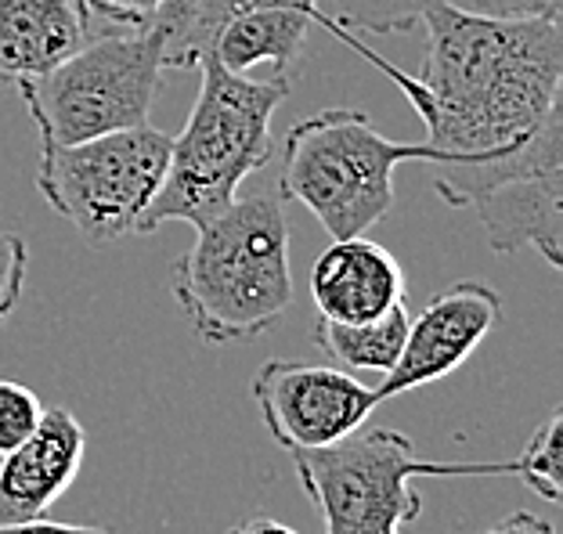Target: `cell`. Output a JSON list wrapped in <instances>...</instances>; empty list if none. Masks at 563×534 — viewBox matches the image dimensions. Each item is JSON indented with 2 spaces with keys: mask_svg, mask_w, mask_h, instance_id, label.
<instances>
[{
  "mask_svg": "<svg viewBox=\"0 0 563 534\" xmlns=\"http://www.w3.org/2000/svg\"><path fill=\"white\" fill-rule=\"evenodd\" d=\"M174 267V300L207 343L267 333L292 303L289 224L282 196L253 192L196 227Z\"/></svg>",
  "mask_w": 563,
  "mask_h": 534,
  "instance_id": "3957f363",
  "label": "cell"
},
{
  "mask_svg": "<svg viewBox=\"0 0 563 534\" xmlns=\"http://www.w3.org/2000/svg\"><path fill=\"white\" fill-rule=\"evenodd\" d=\"M228 534H300V531H292L289 524H282V520H272V516H250V520H239Z\"/></svg>",
  "mask_w": 563,
  "mask_h": 534,
  "instance_id": "d4e9b609",
  "label": "cell"
},
{
  "mask_svg": "<svg viewBox=\"0 0 563 534\" xmlns=\"http://www.w3.org/2000/svg\"><path fill=\"white\" fill-rule=\"evenodd\" d=\"M87 41V0H0V84L36 80Z\"/></svg>",
  "mask_w": 563,
  "mask_h": 534,
  "instance_id": "4fadbf2b",
  "label": "cell"
},
{
  "mask_svg": "<svg viewBox=\"0 0 563 534\" xmlns=\"http://www.w3.org/2000/svg\"><path fill=\"white\" fill-rule=\"evenodd\" d=\"M560 444H563V412L556 409V412H549V419L539 430H534V437L528 441V448L520 452V459H514V474L534 494H542L545 502H560V494H563Z\"/></svg>",
  "mask_w": 563,
  "mask_h": 534,
  "instance_id": "e0dca14e",
  "label": "cell"
},
{
  "mask_svg": "<svg viewBox=\"0 0 563 534\" xmlns=\"http://www.w3.org/2000/svg\"><path fill=\"white\" fill-rule=\"evenodd\" d=\"M196 69L202 73L196 109L185 131L170 137L163 185L152 196L137 235H152L170 221L202 227L232 207L242 181L275 156L272 116L292 91L289 76H235L210 51Z\"/></svg>",
  "mask_w": 563,
  "mask_h": 534,
  "instance_id": "7a4b0ae2",
  "label": "cell"
},
{
  "mask_svg": "<svg viewBox=\"0 0 563 534\" xmlns=\"http://www.w3.org/2000/svg\"><path fill=\"white\" fill-rule=\"evenodd\" d=\"M289 455L325 534H405V524L422 513L412 494L416 477L514 474V463H427L390 426H357L336 444Z\"/></svg>",
  "mask_w": 563,
  "mask_h": 534,
  "instance_id": "5b68a950",
  "label": "cell"
},
{
  "mask_svg": "<svg viewBox=\"0 0 563 534\" xmlns=\"http://www.w3.org/2000/svg\"><path fill=\"white\" fill-rule=\"evenodd\" d=\"M455 8L492 19H545L560 22L563 0H452Z\"/></svg>",
  "mask_w": 563,
  "mask_h": 534,
  "instance_id": "ffe728a7",
  "label": "cell"
},
{
  "mask_svg": "<svg viewBox=\"0 0 563 534\" xmlns=\"http://www.w3.org/2000/svg\"><path fill=\"white\" fill-rule=\"evenodd\" d=\"M405 333L408 311L405 303H398V308L373 318V322H329V318H318L314 343L347 372L387 376L405 347Z\"/></svg>",
  "mask_w": 563,
  "mask_h": 534,
  "instance_id": "9a60e30c",
  "label": "cell"
},
{
  "mask_svg": "<svg viewBox=\"0 0 563 534\" xmlns=\"http://www.w3.org/2000/svg\"><path fill=\"white\" fill-rule=\"evenodd\" d=\"M25 267H30V253H25L22 235L0 232V325H4L11 311L19 308V297L25 286Z\"/></svg>",
  "mask_w": 563,
  "mask_h": 534,
  "instance_id": "d6986e66",
  "label": "cell"
},
{
  "mask_svg": "<svg viewBox=\"0 0 563 534\" xmlns=\"http://www.w3.org/2000/svg\"><path fill=\"white\" fill-rule=\"evenodd\" d=\"M314 22L398 84L427 126V145L438 148V163L517 148L563 109L560 22L492 19L441 4L422 19L430 47L419 76L390 66L351 30L329 22L322 4Z\"/></svg>",
  "mask_w": 563,
  "mask_h": 534,
  "instance_id": "6da1fadb",
  "label": "cell"
},
{
  "mask_svg": "<svg viewBox=\"0 0 563 534\" xmlns=\"http://www.w3.org/2000/svg\"><path fill=\"white\" fill-rule=\"evenodd\" d=\"M438 163L427 142H390L365 112L322 109L289 126L282 145V199L300 202L332 238H354L394 210V170Z\"/></svg>",
  "mask_w": 563,
  "mask_h": 534,
  "instance_id": "277c9868",
  "label": "cell"
},
{
  "mask_svg": "<svg viewBox=\"0 0 563 534\" xmlns=\"http://www.w3.org/2000/svg\"><path fill=\"white\" fill-rule=\"evenodd\" d=\"M87 434L66 409H44L22 444L0 455V524L41 520L80 474Z\"/></svg>",
  "mask_w": 563,
  "mask_h": 534,
  "instance_id": "8fae6325",
  "label": "cell"
},
{
  "mask_svg": "<svg viewBox=\"0 0 563 534\" xmlns=\"http://www.w3.org/2000/svg\"><path fill=\"white\" fill-rule=\"evenodd\" d=\"M0 534H112L95 524H58V520H22V524H0Z\"/></svg>",
  "mask_w": 563,
  "mask_h": 534,
  "instance_id": "7402d4cb",
  "label": "cell"
},
{
  "mask_svg": "<svg viewBox=\"0 0 563 534\" xmlns=\"http://www.w3.org/2000/svg\"><path fill=\"white\" fill-rule=\"evenodd\" d=\"M166 159L170 134L148 123L76 145H51L41 137L36 188L87 243L106 246L137 235V224L163 185Z\"/></svg>",
  "mask_w": 563,
  "mask_h": 534,
  "instance_id": "ba28073f",
  "label": "cell"
},
{
  "mask_svg": "<svg viewBox=\"0 0 563 534\" xmlns=\"http://www.w3.org/2000/svg\"><path fill=\"white\" fill-rule=\"evenodd\" d=\"M87 4H91V11H101L109 22L126 25V30H141V25H152L163 0H87Z\"/></svg>",
  "mask_w": 563,
  "mask_h": 534,
  "instance_id": "44dd1931",
  "label": "cell"
},
{
  "mask_svg": "<svg viewBox=\"0 0 563 534\" xmlns=\"http://www.w3.org/2000/svg\"><path fill=\"white\" fill-rule=\"evenodd\" d=\"M318 4H261L239 11L213 36L210 55L228 73L250 76L253 66H272V76H289L297 66Z\"/></svg>",
  "mask_w": 563,
  "mask_h": 534,
  "instance_id": "5bb4252c",
  "label": "cell"
},
{
  "mask_svg": "<svg viewBox=\"0 0 563 534\" xmlns=\"http://www.w3.org/2000/svg\"><path fill=\"white\" fill-rule=\"evenodd\" d=\"M452 4V0H332V11H325L329 22L343 25V30L362 33H408L427 19V11Z\"/></svg>",
  "mask_w": 563,
  "mask_h": 534,
  "instance_id": "2e32d148",
  "label": "cell"
},
{
  "mask_svg": "<svg viewBox=\"0 0 563 534\" xmlns=\"http://www.w3.org/2000/svg\"><path fill=\"white\" fill-rule=\"evenodd\" d=\"M484 534H556L553 524H549L545 516H534V513H509L506 520H498V524L492 531H484Z\"/></svg>",
  "mask_w": 563,
  "mask_h": 534,
  "instance_id": "cb8c5ba5",
  "label": "cell"
},
{
  "mask_svg": "<svg viewBox=\"0 0 563 534\" xmlns=\"http://www.w3.org/2000/svg\"><path fill=\"white\" fill-rule=\"evenodd\" d=\"M267 434L286 452H311L336 444L379 409L376 387H365L347 368L307 365V361H267L253 376Z\"/></svg>",
  "mask_w": 563,
  "mask_h": 534,
  "instance_id": "9c48e42d",
  "label": "cell"
},
{
  "mask_svg": "<svg viewBox=\"0 0 563 534\" xmlns=\"http://www.w3.org/2000/svg\"><path fill=\"white\" fill-rule=\"evenodd\" d=\"M199 0H163V8L152 19V30L159 33V41H170V36L181 30V22L196 11Z\"/></svg>",
  "mask_w": 563,
  "mask_h": 534,
  "instance_id": "603a6c76",
  "label": "cell"
},
{
  "mask_svg": "<svg viewBox=\"0 0 563 534\" xmlns=\"http://www.w3.org/2000/svg\"><path fill=\"white\" fill-rule=\"evenodd\" d=\"M163 41L152 25L91 36L80 51L36 80L15 84L51 145L145 126L163 84Z\"/></svg>",
  "mask_w": 563,
  "mask_h": 534,
  "instance_id": "8992f818",
  "label": "cell"
},
{
  "mask_svg": "<svg viewBox=\"0 0 563 534\" xmlns=\"http://www.w3.org/2000/svg\"><path fill=\"white\" fill-rule=\"evenodd\" d=\"M433 188L448 207L477 213L495 253L534 249L563 267V109L509 152L433 163Z\"/></svg>",
  "mask_w": 563,
  "mask_h": 534,
  "instance_id": "52a82bcc",
  "label": "cell"
},
{
  "mask_svg": "<svg viewBox=\"0 0 563 534\" xmlns=\"http://www.w3.org/2000/svg\"><path fill=\"white\" fill-rule=\"evenodd\" d=\"M44 415V401L15 379H0V455L33 434Z\"/></svg>",
  "mask_w": 563,
  "mask_h": 534,
  "instance_id": "ac0fdd59",
  "label": "cell"
},
{
  "mask_svg": "<svg viewBox=\"0 0 563 534\" xmlns=\"http://www.w3.org/2000/svg\"><path fill=\"white\" fill-rule=\"evenodd\" d=\"M405 267L365 235L332 238L311 267V297L329 322H373L405 303Z\"/></svg>",
  "mask_w": 563,
  "mask_h": 534,
  "instance_id": "7c38bea8",
  "label": "cell"
},
{
  "mask_svg": "<svg viewBox=\"0 0 563 534\" xmlns=\"http://www.w3.org/2000/svg\"><path fill=\"white\" fill-rule=\"evenodd\" d=\"M498 322H503V297L488 282L448 286L419 311V318H408L405 347L376 387L379 401L452 376L459 365L473 358V351L488 340Z\"/></svg>",
  "mask_w": 563,
  "mask_h": 534,
  "instance_id": "30bf717a",
  "label": "cell"
}]
</instances>
